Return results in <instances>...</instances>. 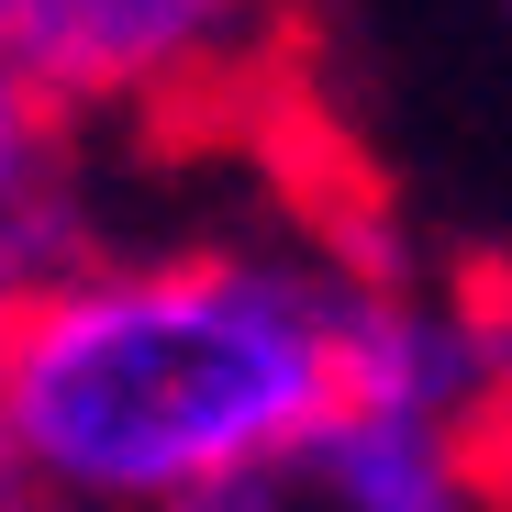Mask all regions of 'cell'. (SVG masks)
<instances>
[{
  "label": "cell",
  "mask_w": 512,
  "mask_h": 512,
  "mask_svg": "<svg viewBox=\"0 0 512 512\" xmlns=\"http://www.w3.org/2000/svg\"><path fill=\"white\" fill-rule=\"evenodd\" d=\"M412 379V301L312 245H67L0 279V512H156Z\"/></svg>",
  "instance_id": "cell-1"
},
{
  "label": "cell",
  "mask_w": 512,
  "mask_h": 512,
  "mask_svg": "<svg viewBox=\"0 0 512 512\" xmlns=\"http://www.w3.org/2000/svg\"><path fill=\"white\" fill-rule=\"evenodd\" d=\"M167 512H446V468H435V423H423V379L357 423H323V435L256 457Z\"/></svg>",
  "instance_id": "cell-2"
}]
</instances>
